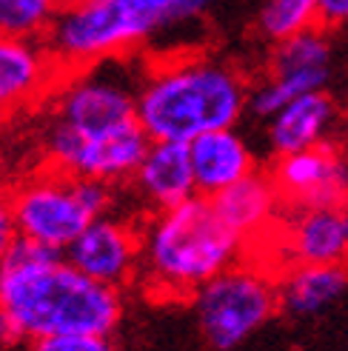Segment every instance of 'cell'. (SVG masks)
Returning a JSON list of instances; mask_svg holds the SVG:
<instances>
[{
    "instance_id": "1",
    "label": "cell",
    "mask_w": 348,
    "mask_h": 351,
    "mask_svg": "<svg viewBox=\"0 0 348 351\" xmlns=\"http://www.w3.org/2000/svg\"><path fill=\"white\" fill-rule=\"evenodd\" d=\"M140 75L137 55L63 72L46 97V166L109 186L129 183L151 143L137 123Z\"/></svg>"
},
{
    "instance_id": "2",
    "label": "cell",
    "mask_w": 348,
    "mask_h": 351,
    "mask_svg": "<svg viewBox=\"0 0 348 351\" xmlns=\"http://www.w3.org/2000/svg\"><path fill=\"white\" fill-rule=\"evenodd\" d=\"M246 72L208 51H171L143 60L137 123L149 140L191 143L208 132L234 129L249 112Z\"/></svg>"
},
{
    "instance_id": "3",
    "label": "cell",
    "mask_w": 348,
    "mask_h": 351,
    "mask_svg": "<svg viewBox=\"0 0 348 351\" xmlns=\"http://www.w3.org/2000/svg\"><path fill=\"white\" fill-rule=\"evenodd\" d=\"M0 271V306L29 343L55 335H114L123 320V294L80 274L46 245L17 237Z\"/></svg>"
},
{
    "instance_id": "4",
    "label": "cell",
    "mask_w": 348,
    "mask_h": 351,
    "mask_svg": "<svg viewBox=\"0 0 348 351\" xmlns=\"http://www.w3.org/2000/svg\"><path fill=\"white\" fill-rule=\"evenodd\" d=\"M243 243L214 212L208 197L149 212L140 223L143 289L160 300H191L208 280L246 257Z\"/></svg>"
},
{
    "instance_id": "5",
    "label": "cell",
    "mask_w": 348,
    "mask_h": 351,
    "mask_svg": "<svg viewBox=\"0 0 348 351\" xmlns=\"http://www.w3.org/2000/svg\"><path fill=\"white\" fill-rule=\"evenodd\" d=\"M9 191L17 234L60 254L92 220L112 215L114 206V186L72 178L49 166L14 183Z\"/></svg>"
},
{
    "instance_id": "6",
    "label": "cell",
    "mask_w": 348,
    "mask_h": 351,
    "mask_svg": "<svg viewBox=\"0 0 348 351\" xmlns=\"http://www.w3.org/2000/svg\"><path fill=\"white\" fill-rule=\"evenodd\" d=\"M197 328L212 351H234L254 337L277 311V274L260 260L243 257L191 297Z\"/></svg>"
},
{
    "instance_id": "7",
    "label": "cell",
    "mask_w": 348,
    "mask_h": 351,
    "mask_svg": "<svg viewBox=\"0 0 348 351\" xmlns=\"http://www.w3.org/2000/svg\"><path fill=\"white\" fill-rule=\"evenodd\" d=\"M334 75V46L328 32L314 26L271 46L266 75L251 83L249 112L269 120L286 103L325 92Z\"/></svg>"
},
{
    "instance_id": "8",
    "label": "cell",
    "mask_w": 348,
    "mask_h": 351,
    "mask_svg": "<svg viewBox=\"0 0 348 351\" xmlns=\"http://www.w3.org/2000/svg\"><path fill=\"white\" fill-rule=\"evenodd\" d=\"M260 243L269 245V257L280 260L283 269L288 266L348 269V200L332 206H311V208H283L277 226Z\"/></svg>"
},
{
    "instance_id": "9",
    "label": "cell",
    "mask_w": 348,
    "mask_h": 351,
    "mask_svg": "<svg viewBox=\"0 0 348 351\" xmlns=\"http://www.w3.org/2000/svg\"><path fill=\"white\" fill-rule=\"evenodd\" d=\"M63 257L95 283L123 291L140 274V223L103 215L86 226Z\"/></svg>"
},
{
    "instance_id": "10",
    "label": "cell",
    "mask_w": 348,
    "mask_h": 351,
    "mask_svg": "<svg viewBox=\"0 0 348 351\" xmlns=\"http://www.w3.org/2000/svg\"><path fill=\"white\" fill-rule=\"evenodd\" d=\"M271 180L283 208H311L348 200V154L332 143H320L297 154L277 157Z\"/></svg>"
},
{
    "instance_id": "11",
    "label": "cell",
    "mask_w": 348,
    "mask_h": 351,
    "mask_svg": "<svg viewBox=\"0 0 348 351\" xmlns=\"http://www.w3.org/2000/svg\"><path fill=\"white\" fill-rule=\"evenodd\" d=\"M60 77L63 69L43 40L0 34V120L43 103Z\"/></svg>"
},
{
    "instance_id": "12",
    "label": "cell",
    "mask_w": 348,
    "mask_h": 351,
    "mask_svg": "<svg viewBox=\"0 0 348 351\" xmlns=\"http://www.w3.org/2000/svg\"><path fill=\"white\" fill-rule=\"evenodd\" d=\"M129 183L134 189V195L146 203L149 212H163V208L180 206L191 197H197L188 146L151 140Z\"/></svg>"
},
{
    "instance_id": "13",
    "label": "cell",
    "mask_w": 348,
    "mask_h": 351,
    "mask_svg": "<svg viewBox=\"0 0 348 351\" xmlns=\"http://www.w3.org/2000/svg\"><path fill=\"white\" fill-rule=\"evenodd\" d=\"M188 157H191V171H195L197 195L208 200L257 171L254 152L249 140L237 132V126L208 132L197 140H191Z\"/></svg>"
},
{
    "instance_id": "14",
    "label": "cell",
    "mask_w": 348,
    "mask_h": 351,
    "mask_svg": "<svg viewBox=\"0 0 348 351\" xmlns=\"http://www.w3.org/2000/svg\"><path fill=\"white\" fill-rule=\"evenodd\" d=\"M214 212L229 229L246 243H260L283 215V200L277 191L271 174H249L246 180L234 183L232 189L220 191L217 197H212Z\"/></svg>"
},
{
    "instance_id": "15",
    "label": "cell",
    "mask_w": 348,
    "mask_h": 351,
    "mask_svg": "<svg viewBox=\"0 0 348 351\" xmlns=\"http://www.w3.org/2000/svg\"><path fill=\"white\" fill-rule=\"evenodd\" d=\"M337 123V103L328 92L303 95L297 100L286 103L280 112H274L266 120V140L274 157L297 154L306 149H314L328 143Z\"/></svg>"
},
{
    "instance_id": "16",
    "label": "cell",
    "mask_w": 348,
    "mask_h": 351,
    "mask_svg": "<svg viewBox=\"0 0 348 351\" xmlns=\"http://www.w3.org/2000/svg\"><path fill=\"white\" fill-rule=\"evenodd\" d=\"M348 294L345 266H288L277 271V303L288 317H320Z\"/></svg>"
},
{
    "instance_id": "17",
    "label": "cell",
    "mask_w": 348,
    "mask_h": 351,
    "mask_svg": "<svg viewBox=\"0 0 348 351\" xmlns=\"http://www.w3.org/2000/svg\"><path fill=\"white\" fill-rule=\"evenodd\" d=\"M126 26L132 49L140 55L151 40L180 26L203 21L220 0H112Z\"/></svg>"
},
{
    "instance_id": "18",
    "label": "cell",
    "mask_w": 348,
    "mask_h": 351,
    "mask_svg": "<svg viewBox=\"0 0 348 351\" xmlns=\"http://www.w3.org/2000/svg\"><path fill=\"white\" fill-rule=\"evenodd\" d=\"M254 26L260 38L274 46L317 26V0H263Z\"/></svg>"
},
{
    "instance_id": "19",
    "label": "cell",
    "mask_w": 348,
    "mask_h": 351,
    "mask_svg": "<svg viewBox=\"0 0 348 351\" xmlns=\"http://www.w3.org/2000/svg\"><path fill=\"white\" fill-rule=\"evenodd\" d=\"M58 12L60 0H0V34L43 40Z\"/></svg>"
},
{
    "instance_id": "20",
    "label": "cell",
    "mask_w": 348,
    "mask_h": 351,
    "mask_svg": "<svg viewBox=\"0 0 348 351\" xmlns=\"http://www.w3.org/2000/svg\"><path fill=\"white\" fill-rule=\"evenodd\" d=\"M29 351H117L112 335H55L32 340Z\"/></svg>"
},
{
    "instance_id": "21",
    "label": "cell",
    "mask_w": 348,
    "mask_h": 351,
    "mask_svg": "<svg viewBox=\"0 0 348 351\" xmlns=\"http://www.w3.org/2000/svg\"><path fill=\"white\" fill-rule=\"evenodd\" d=\"M17 237L21 234H17V223H14V212H12V191L6 186H0V263L6 260Z\"/></svg>"
},
{
    "instance_id": "22",
    "label": "cell",
    "mask_w": 348,
    "mask_h": 351,
    "mask_svg": "<svg viewBox=\"0 0 348 351\" xmlns=\"http://www.w3.org/2000/svg\"><path fill=\"white\" fill-rule=\"evenodd\" d=\"M317 26L325 32L348 26V0H317Z\"/></svg>"
},
{
    "instance_id": "23",
    "label": "cell",
    "mask_w": 348,
    "mask_h": 351,
    "mask_svg": "<svg viewBox=\"0 0 348 351\" xmlns=\"http://www.w3.org/2000/svg\"><path fill=\"white\" fill-rule=\"evenodd\" d=\"M21 343H26L23 328L17 326V320L0 306V351H14Z\"/></svg>"
},
{
    "instance_id": "24",
    "label": "cell",
    "mask_w": 348,
    "mask_h": 351,
    "mask_svg": "<svg viewBox=\"0 0 348 351\" xmlns=\"http://www.w3.org/2000/svg\"><path fill=\"white\" fill-rule=\"evenodd\" d=\"M72 3H83V0H60V6H72Z\"/></svg>"
},
{
    "instance_id": "25",
    "label": "cell",
    "mask_w": 348,
    "mask_h": 351,
    "mask_svg": "<svg viewBox=\"0 0 348 351\" xmlns=\"http://www.w3.org/2000/svg\"><path fill=\"white\" fill-rule=\"evenodd\" d=\"M0 280H3V271H0Z\"/></svg>"
}]
</instances>
